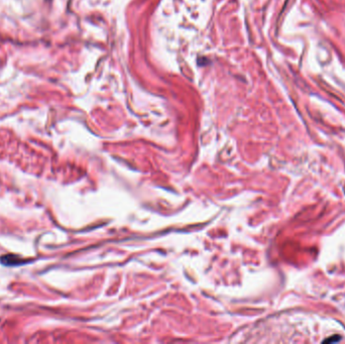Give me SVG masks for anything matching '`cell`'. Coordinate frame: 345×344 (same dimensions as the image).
Instances as JSON below:
<instances>
[{
  "mask_svg": "<svg viewBox=\"0 0 345 344\" xmlns=\"http://www.w3.org/2000/svg\"><path fill=\"white\" fill-rule=\"evenodd\" d=\"M341 339V337L339 335H334V337L332 338H328V339H325L323 342L324 343H327V342H330V343H332V342H337Z\"/></svg>",
  "mask_w": 345,
  "mask_h": 344,
  "instance_id": "cell-1",
  "label": "cell"
}]
</instances>
